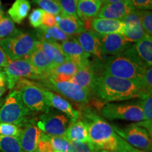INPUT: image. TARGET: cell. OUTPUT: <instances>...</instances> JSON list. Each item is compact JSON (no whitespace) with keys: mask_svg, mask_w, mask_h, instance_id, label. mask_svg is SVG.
<instances>
[{"mask_svg":"<svg viewBox=\"0 0 152 152\" xmlns=\"http://www.w3.org/2000/svg\"><path fill=\"white\" fill-rule=\"evenodd\" d=\"M28 59L35 67L42 73L47 74V76L49 72L56 66L54 63L46 56L39 45L35 52L29 56Z\"/></svg>","mask_w":152,"mask_h":152,"instance_id":"cell-27","label":"cell"},{"mask_svg":"<svg viewBox=\"0 0 152 152\" xmlns=\"http://www.w3.org/2000/svg\"><path fill=\"white\" fill-rule=\"evenodd\" d=\"M7 85L9 89L14 88L17 83L21 79L38 80L42 81L47 78V74L35 67L28 58L11 61L7 67L4 68Z\"/></svg>","mask_w":152,"mask_h":152,"instance_id":"cell-7","label":"cell"},{"mask_svg":"<svg viewBox=\"0 0 152 152\" xmlns=\"http://www.w3.org/2000/svg\"><path fill=\"white\" fill-rule=\"evenodd\" d=\"M131 3L137 10H151L152 0H130Z\"/></svg>","mask_w":152,"mask_h":152,"instance_id":"cell-43","label":"cell"},{"mask_svg":"<svg viewBox=\"0 0 152 152\" xmlns=\"http://www.w3.org/2000/svg\"><path fill=\"white\" fill-rule=\"evenodd\" d=\"M39 47L56 66L68 60L62 52L59 44L57 42L40 39L39 40Z\"/></svg>","mask_w":152,"mask_h":152,"instance_id":"cell-24","label":"cell"},{"mask_svg":"<svg viewBox=\"0 0 152 152\" xmlns=\"http://www.w3.org/2000/svg\"><path fill=\"white\" fill-rule=\"evenodd\" d=\"M56 26L64 33L71 36L78 35L87 30L84 23L79 18H75L63 12L58 16Z\"/></svg>","mask_w":152,"mask_h":152,"instance_id":"cell-20","label":"cell"},{"mask_svg":"<svg viewBox=\"0 0 152 152\" xmlns=\"http://www.w3.org/2000/svg\"><path fill=\"white\" fill-rule=\"evenodd\" d=\"M79 69V66L71 60L57 65L48 73L47 78L56 82L69 81Z\"/></svg>","mask_w":152,"mask_h":152,"instance_id":"cell-21","label":"cell"},{"mask_svg":"<svg viewBox=\"0 0 152 152\" xmlns=\"http://www.w3.org/2000/svg\"><path fill=\"white\" fill-rule=\"evenodd\" d=\"M102 2V4L105 5L107 4H111V3H114V2H118V1H124V0H101Z\"/></svg>","mask_w":152,"mask_h":152,"instance_id":"cell-47","label":"cell"},{"mask_svg":"<svg viewBox=\"0 0 152 152\" xmlns=\"http://www.w3.org/2000/svg\"><path fill=\"white\" fill-rule=\"evenodd\" d=\"M68 124L69 120L65 114L50 111L42 114L37 121L39 128L49 136H64Z\"/></svg>","mask_w":152,"mask_h":152,"instance_id":"cell-11","label":"cell"},{"mask_svg":"<svg viewBox=\"0 0 152 152\" xmlns=\"http://www.w3.org/2000/svg\"><path fill=\"white\" fill-rule=\"evenodd\" d=\"M61 12L79 18L77 13V0H58Z\"/></svg>","mask_w":152,"mask_h":152,"instance_id":"cell-37","label":"cell"},{"mask_svg":"<svg viewBox=\"0 0 152 152\" xmlns=\"http://www.w3.org/2000/svg\"><path fill=\"white\" fill-rule=\"evenodd\" d=\"M134 9H135L133 7L130 0H124L103 5L99 12L97 17L123 20Z\"/></svg>","mask_w":152,"mask_h":152,"instance_id":"cell-15","label":"cell"},{"mask_svg":"<svg viewBox=\"0 0 152 152\" xmlns=\"http://www.w3.org/2000/svg\"><path fill=\"white\" fill-rule=\"evenodd\" d=\"M138 56L147 67L152 64V37L145 34L140 40L134 45Z\"/></svg>","mask_w":152,"mask_h":152,"instance_id":"cell-26","label":"cell"},{"mask_svg":"<svg viewBox=\"0 0 152 152\" xmlns=\"http://www.w3.org/2000/svg\"><path fill=\"white\" fill-rule=\"evenodd\" d=\"M64 136L71 142H90L86 125L80 118L76 121H70Z\"/></svg>","mask_w":152,"mask_h":152,"instance_id":"cell-22","label":"cell"},{"mask_svg":"<svg viewBox=\"0 0 152 152\" xmlns=\"http://www.w3.org/2000/svg\"><path fill=\"white\" fill-rule=\"evenodd\" d=\"M49 140L54 151H69L71 141H69L65 136H50Z\"/></svg>","mask_w":152,"mask_h":152,"instance_id":"cell-34","label":"cell"},{"mask_svg":"<svg viewBox=\"0 0 152 152\" xmlns=\"http://www.w3.org/2000/svg\"><path fill=\"white\" fill-rule=\"evenodd\" d=\"M118 135L134 147L147 152H151V135L148 131L137 123L130 124L124 128L112 125Z\"/></svg>","mask_w":152,"mask_h":152,"instance_id":"cell-9","label":"cell"},{"mask_svg":"<svg viewBox=\"0 0 152 152\" xmlns=\"http://www.w3.org/2000/svg\"><path fill=\"white\" fill-rule=\"evenodd\" d=\"M33 152H41V151H38V150H37V149H36V150H35V151H34Z\"/></svg>","mask_w":152,"mask_h":152,"instance_id":"cell-51","label":"cell"},{"mask_svg":"<svg viewBox=\"0 0 152 152\" xmlns=\"http://www.w3.org/2000/svg\"><path fill=\"white\" fill-rule=\"evenodd\" d=\"M63 95L73 102L81 104H85L90 99L91 94L75 83L70 81L56 82L47 78L39 84Z\"/></svg>","mask_w":152,"mask_h":152,"instance_id":"cell-10","label":"cell"},{"mask_svg":"<svg viewBox=\"0 0 152 152\" xmlns=\"http://www.w3.org/2000/svg\"><path fill=\"white\" fill-rule=\"evenodd\" d=\"M145 94L142 80L120 78L95 74L92 94L106 102H121L140 99Z\"/></svg>","mask_w":152,"mask_h":152,"instance_id":"cell-2","label":"cell"},{"mask_svg":"<svg viewBox=\"0 0 152 152\" xmlns=\"http://www.w3.org/2000/svg\"><path fill=\"white\" fill-rule=\"evenodd\" d=\"M10 61V59L7 56V55L6 54L4 51L0 47V68H4L7 67Z\"/></svg>","mask_w":152,"mask_h":152,"instance_id":"cell-45","label":"cell"},{"mask_svg":"<svg viewBox=\"0 0 152 152\" xmlns=\"http://www.w3.org/2000/svg\"><path fill=\"white\" fill-rule=\"evenodd\" d=\"M4 14V12H3V10H2V7H1V1H0V16H1V15Z\"/></svg>","mask_w":152,"mask_h":152,"instance_id":"cell-49","label":"cell"},{"mask_svg":"<svg viewBox=\"0 0 152 152\" xmlns=\"http://www.w3.org/2000/svg\"><path fill=\"white\" fill-rule=\"evenodd\" d=\"M68 152H96V151L90 142H71Z\"/></svg>","mask_w":152,"mask_h":152,"instance_id":"cell-38","label":"cell"},{"mask_svg":"<svg viewBox=\"0 0 152 152\" xmlns=\"http://www.w3.org/2000/svg\"><path fill=\"white\" fill-rule=\"evenodd\" d=\"M141 107L143 111L144 120L137 124L146 129L152 134V96L151 94H144L140 100Z\"/></svg>","mask_w":152,"mask_h":152,"instance_id":"cell-28","label":"cell"},{"mask_svg":"<svg viewBox=\"0 0 152 152\" xmlns=\"http://www.w3.org/2000/svg\"><path fill=\"white\" fill-rule=\"evenodd\" d=\"M76 40L78 42L82 48L89 54H92L96 58L102 59L103 56L101 51L100 36L93 30H85L77 35Z\"/></svg>","mask_w":152,"mask_h":152,"instance_id":"cell-16","label":"cell"},{"mask_svg":"<svg viewBox=\"0 0 152 152\" xmlns=\"http://www.w3.org/2000/svg\"><path fill=\"white\" fill-rule=\"evenodd\" d=\"M35 3L45 12L58 16L61 13V8L58 0H33Z\"/></svg>","mask_w":152,"mask_h":152,"instance_id":"cell-33","label":"cell"},{"mask_svg":"<svg viewBox=\"0 0 152 152\" xmlns=\"http://www.w3.org/2000/svg\"><path fill=\"white\" fill-rule=\"evenodd\" d=\"M30 10V4L28 0H16L8 11L10 18L14 23H20Z\"/></svg>","mask_w":152,"mask_h":152,"instance_id":"cell-30","label":"cell"},{"mask_svg":"<svg viewBox=\"0 0 152 152\" xmlns=\"http://www.w3.org/2000/svg\"><path fill=\"white\" fill-rule=\"evenodd\" d=\"M49 137L50 136L48 134L43 133L40 140L38 142L36 149L41 152H54L49 140Z\"/></svg>","mask_w":152,"mask_h":152,"instance_id":"cell-40","label":"cell"},{"mask_svg":"<svg viewBox=\"0 0 152 152\" xmlns=\"http://www.w3.org/2000/svg\"><path fill=\"white\" fill-rule=\"evenodd\" d=\"M100 36L102 56H112L124 52L132 46L133 42L123 34L113 33Z\"/></svg>","mask_w":152,"mask_h":152,"instance_id":"cell-12","label":"cell"},{"mask_svg":"<svg viewBox=\"0 0 152 152\" xmlns=\"http://www.w3.org/2000/svg\"><path fill=\"white\" fill-rule=\"evenodd\" d=\"M22 132V128L18 125L11 124V123H0V134L3 136L20 137Z\"/></svg>","mask_w":152,"mask_h":152,"instance_id":"cell-36","label":"cell"},{"mask_svg":"<svg viewBox=\"0 0 152 152\" xmlns=\"http://www.w3.org/2000/svg\"><path fill=\"white\" fill-rule=\"evenodd\" d=\"M96 152H120L118 151H106V150H100V151H98Z\"/></svg>","mask_w":152,"mask_h":152,"instance_id":"cell-50","label":"cell"},{"mask_svg":"<svg viewBox=\"0 0 152 152\" xmlns=\"http://www.w3.org/2000/svg\"><path fill=\"white\" fill-rule=\"evenodd\" d=\"M38 36L39 39H46L49 41H66L73 39V36L68 35L62 31L57 26L47 27L42 25L38 28Z\"/></svg>","mask_w":152,"mask_h":152,"instance_id":"cell-29","label":"cell"},{"mask_svg":"<svg viewBox=\"0 0 152 152\" xmlns=\"http://www.w3.org/2000/svg\"><path fill=\"white\" fill-rule=\"evenodd\" d=\"M15 87L20 93L23 104L30 111L44 113L50 111L51 106L44 92V88L39 84L21 79Z\"/></svg>","mask_w":152,"mask_h":152,"instance_id":"cell-6","label":"cell"},{"mask_svg":"<svg viewBox=\"0 0 152 152\" xmlns=\"http://www.w3.org/2000/svg\"><path fill=\"white\" fill-rule=\"evenodd\" d=\"M6 91H7V88L5 86H0V98L4 94Z\"/></svg>","mask_w":152,"mask_h":152,"instance_id":"cell-48","label":"cell"},{"mask_svg":"<svg viewBox=\"0 0 152 152\" xmlns=\"http://www.w3.org/2000/svg\"><path fill=\"white\" fill-rule=\"evenodd\" d=\"M92 30L99 35L124 33L125 24L123 20L114 19L96 18L90 22Z\"/></svg>","mask_w":152,"mask_h":152,"instance_id":"cell-19","label":"cell"},{"mask_svg":"<svg viewBox=\"0 0 152 152\" xmlns=\"http://www.w3.org/2000/svg\"><path fill=\"white\" fill-rule=\"evenodd\" d=\"M44 11L42 9H35L29 16L30 24L35 28H38L42 25Z\"/></svg>","mask_w":152,"mask_h":152,"instance_id":"cell-39","label":"cell"},{"mask_svg":"<svg viewBox=\"0 0 152 152\" xmlns=\"http://www.w3.org/2000/svg\"><path fill=\"white\" fill-rule=\"evenodd\" d=\"M101 113L104 118L109 120H121L137 123L144 120L140 101L136 103H108L103 106Z\"/></svg>","mask_w":152,"mask_h":152,"instance_id":"cell-8","label":"cell"},{"mask_svg":"<svg viewBox=\"0 0 152 152\" xmlns=\"http://www.w3.org/2000/svg\"><path fill=\"white\" fill-rule=\"evenodd\" d=\"M139 16L144 33L152 36V13L150 10H139Z\"/></svg>","mask_w":152,"mask_h":152,"instance_id":"cell-35","label":"cell"},{"mask_svg":"<svg viewBox=\"0 0 152 152\" xmlns=\"http://www.w3.org/2000/svg\"><path fill=\"white\" fill-rule=\"evenodd\" d=\"M44 92L50 106H52L58 111L62 112L68 118L71 119V121H76L80 118V112L74 109L73 106L61 96L45 88H44Z\"/></svg>","mask_w":152,"mask_h":152,"instance_id":"cell-18","label":"cell"},{"mask_svg":"<svg viewBox=\"0 0 152 152\" xmlns=\"http://www.w3.org/2000/svg\"><path fill=\"white\" fill-rule=\"evenodd\" d=\"M54 152H58V151H54Z\"/></svg>","mask_w":152,"mask_h":152,"instance_id":"cell-53","label":"cell"},{"mask_svg":"<svg viewBox=\"0 0 152 152\" xmlns=\"http://www.w3.org/2000/svg\"><path fill=\"white\" fill-rule=\"evenodd\" d=\"M92 64V63H91ZM95 73L92 67V64L79 68L70 80V82L75 83L92 94V89L94 82Z\"/></svg>","mask_w":152,"mask_h":152,"instance_id":"cell-23","label":"cell"},{"mask_svg":"<svg viewBox=\"0 0 152 152\" xmlns=\"http://www.w3.org/2000/svg\"><path fill=\"white\" fill-rule=\"evenodd\" d=\"M21 32L17 29L14 22L8 16H0V39L15 36Z\"/></svg>","mask_w":152,"mask_h":152,"instance_id":"cell-31","label":"cell"},{"mask_svg":"<svg viewBox=\"0 0 152 152\" xmlns=\"http://www.w3.org/2000/svg\"><path fill=\"white\" fill-rule=\"evenodd\" d=\"M30 114L31 111L23 104L20 93L15 90L0 106V123H11L21 128L30 120L28 118Z\"/></svg>","mask_w":152,"mask_h":152,"instance_id":"cell-5","label":"cell"},{"mask_svg":"<svg viewBox=\"0 0 152 152\" xmlns=\"http://www.w3.org/2000/svg\"><path fill=\"white\" fill-rule=\"evenodd\" d=\"M64 54L68 60L75 63L79 68L85 67L91 64L90 57L91 55L85 52L76 39L63 41L59 45Z\"/></svg>","mask_w":152,"mask_h":152,"instance_id":"cell-13","label":"cell"},{"mask_svg":"<svg viewBox=\"0 0 152 152\" xmlns=\"http://www.w3.org/2000/svg\"><path fill=\"white\" fill-rule=\"evenodd\" d=\"M82 120L86 125L90 143L96 151H116L118 135L111 125L91 110L84 111Z\"/></svg>","mask_w":152,"mask_h":152,"instance_id":"cell-3","label":"cell"},{"mask_svg":"<svg viewBox=\"0 0 152 152\" xmlns=\"http://www.w3.org/2000/svg\"><path fill=\"white\" fill-rule=\"evenodd\" d=\"M91 64L95 74L140 80L143 78L147 68L138 56L134 45L120 54L96 58Z\"/></svg>","mask_w":152,"mask_h":152,"instance_id":"cell-1","label":"cell"},{"mask_svg":"<svg viewBox=\"0 0 152 152\" xmlns=\"http://www.w3.org/2000/svg\"><path fill=\"white\" fill-rule=\"evenodd\" d=\"M23 127L24 128L22 129L21 134L19 137L23 152H33L37 149L38 142L43 132L33 119H30Z\"/></svg>","mask_w":152,"mask_h":152,"instance_id":"cell-14","label":"cell"},{"mask_svg":"<svg viewBox=\"0 0 152 152\" xmlns=\"http://www.w3.org/2000/svg\"><path fill=\"white\" fill-rule=\"evenodd\" d=\"M116 151L120 152H147L130 145V144L128 143V142L123 140V138H121L120 136L118 137V144Z\"/></svg>","mask_w":152,"mask_h":152,"instance_id":"cell-42","label":"cell"},{"mask_svg":"<svg viewBox=\"0 0 152 152\" xmlns=\"http://www.w3.org/2000/svg\"><path fill=\"white\" fill-rule=\"evenodd\" d=\"M102 5L101 0H77V16L80 20L96 18Z\"/></svg>","mask_w":152,"mask_h":152,"instance_id":"cell-25","label":"cell"},{"mask_svg":"<svg viewBox=\"0 0 152 152\" xmlns=\"http://www.w3.org/2000/svg\"><path fill=\"white\" fill-rule=\"evenodd\" d=\"M0 151L23 152L19 138L0 134Z\"/></svg>","mask_w":152,"mask_h":152,"instance_id":"cell-32","label":"cell"},{"mask_svg":"<svg viewBox=\"0 0 152 152\" xmlns=\"http://www.w3.org/2000/svg\"><path fill=\"white\" fill-rule=\"evenodd\" d=\"M7 85V80L4 72L1 68H0V86H5Z\"/></svg>","mask_w":152,"mask_h":152,"instance_id":"cell-46","label":"cell"},{"mask_svg":"<svg viewBox=\"0 0 152 152\" xmlns=\"http://www.w3.org/2000/svg\"><path fill=\"white\" fill-rule=\"evenodd\" d=\"M1 105H2V103H1V101L0 100V106H1Z\"/></svg>","mask_w":152,"mask_h":152,"instance_id":"cell-52","label":"cell"},{"mask_svg":"<svg viewBox=\"0 0 152 152\" xmlns=\"http://www.w3.org/2000/svg\"><path fill=\"white\" fill-rule=\"evenodd\" d=\"M123 21L125 24L123 35L133 43L140 40L145 35L140 20L139 10H133L123 19Z\"/></svg>","mask_w":152,"mask_h":152,"instance_id":"cell-17","label":"cell"},{"mask_svg":"<svg viewBox=\"0 0 152 152\" xmlns=\"http://www.w3.org/2000/svg\"><path fill=\"white\" fill-rule=\"evenodd\" d=\"M142 85L145 94H151L152 92V68H147L142 80Z\"/></svg>","mask_w":152,"mask_h":152,"instance_id":"cell-41","label":"cell"},{"mask_svg":"<svg viewBox=\"0 0 152 152\" xmlns=\"http://www.w3.org/2000/svg\"><path fill=\"white\" fill-rule=\"evenodd\" d=\"M56 22L57 18L56 16L44 11L42 25L45 26H47V27H52V26H56Z\"/></svg>","mask_w":152,"mask_h":152,"instance_id":"cell-44","label":"cell"},{"mask_svg":"<svg viewBox=\"0 0 152 152\" xmlns=\"http://www.w3.org/2000/svg\"><path fill=\"white\" fill-rule=\"evenodd\" d=\"M39 45V40L33 34L20 33L0 39V47L10 61L28 58Z\"/></svg>","mask_w":152,"mask_h":152,"instance_id":"cell-4","label":"cell"}]
</instances>
